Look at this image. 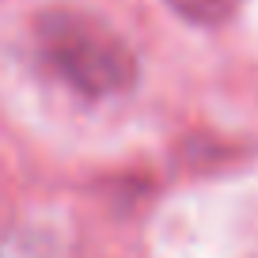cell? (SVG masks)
<instances>
[{"mask_svg": "<svg viewBox=\"0 0 258 258\" xmlns=\"http://www.w3.org/2000/svg\"><path fill=\"white\" fill-rule=\"evenodd\" d=\"M0 258H76V250L61 232L23 220L0 235Z\"/></svg>", "mask_w": 258, "mask_h": 258, "instance_id": "7a4b0ae2", "label": "cell"}, {"mask_svg": "<svg viewBox=\"0 0 258 258\" xmlns=\"http://www.w3.org/2000/svg\"><path fill=\"white\" fill-rule=\"evenodd\" d=\"M34 46L46 73L84 99H114L137 84V57L125 38L88 12H46L34 23Z\"/></svg>", "mask_w": 258, "mask_h": 258, "instance_id": "6da1fadb", "label": "cell"}, {"mask_svg": "<svg viewBox=\"0 0 258 258\" xmlns=\"http://www.w3.org/2000/svg\"><path fill=\"white\" fill-rule=\"evenodd\" d=\"M167 4H171L182 19H190V23L213 27V23H220V19L232 16L243 0H167Z\"/></svg>", "mask_w": 258, "mask_h": 258, "instance_id": "3957f363", "label": "cell"}]
</instances>
